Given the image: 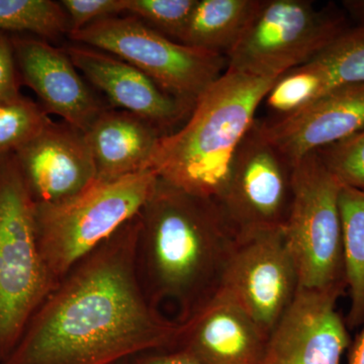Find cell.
Here are the masks:
<instances>
[{"instance_id": "cell-16", "label": "cell", "mask_w": 364, "mask_h": 364, "mask_svg": "<svg viewBox=\"0 0 364 364\" xmlns=\"http://www.w3.org/2000/svg\"><path fill=\"white\" fill-rule=\"evenodd\" d=\"M260 124L268 140L296 162L364 129V82L333 86L301 111Z\"/></svg>"}, {"instance_id": "cell-2", "label": "cell", "mask_w": 364, "mask_h": 364, "mask_svg": "<svg viewBox=\"0 0 364 364\" xmlns=\"http://www.w3.org/2000/svg\"><path fill=\"white\" fill-rule=\"evenodd\" d=\"M138 218L141 287L153 308L171 306L181 324L217 293L236 235L215 200L159 177Z\"/></svg>"}, {"instance_id": "cell-13", "label": "cell", "mask_w": 364, "mask_h": 364, "mask_svg": "<svg viewBox=\"0 0 364 364\" xmlns=\"http://www.w3.org/2000/svg\"><path fill=\"white\" fill-rule=\"evenodd\" d=\"M62 48L85 80L104 93L112 107L145 119L163 135L177 130L191 116L193 107L168 95L119 57L76 43Z\"/></svg>"}, {"instance_id": "cell-7", "label": "cell", "mask_w": 364, "mask_h": 364, "mask_svg": "<svg viewBox=\"0 0 364 364\" xmlns=\"http://www.w3.org/2000/svg\"><path fill=\"white\" fill-rule=\"evenodd\" d=\"M349 26L335 4L316 9L310 0H261L227 54V70L277 79L312 61Z\"/></svg>"}, {"instance_id": "cell-9", "label": "cell", "mask_w": 364, "mask_h": 364, "mask_svg": "<svg viewBox=\"0 0 364 364\" xmlns=\"http://www.w3.org/2000/svg\"><path fill=\"white\" fill-rule=\"evenodd\" d=\"M293 173L294 163L268 140L256 119L215 202L236 236L284 228L293 200Z\"/></svg>"}, {"instance_id": "cell-8", "label": "cell", "mask_w": 364, "mask_h": 364, "mask_svg": "<svg viewBox=\"0 0 364 364\" xmlns=\"http://www.w3.org/2000/svg\"><path fill=\"white\" fill-rule=\"evenodd\" d=\"M67 37L128 62L191 107L227 70L223 55L169 39L133 16L100 21Z\"/></svg>"}, {"instance_id": "cell-6", "label": "cell", "mask_w": 364, "mask_h": 364, "mask_svg": "<svg viewBox=\"0 0 364 364\" xmlns=\"http://www.w3.org/2000/svg\"><path fill=\"white\" fill-rule=\"evenodd\" d=\"M341 188L317 152L294 162L293 200L284 226L298 267L299 289L340 298L347 291L339 210Z\"/></svg>"}, {"instance_id": "cell-20", "label": "cell", "mask_w": 364, "mask_h": 364, "mask_svg": "<svg viewBox=\"0 0 364 364\" xmlns=\"http://www.w3.org/2000/svg\"><path fill=\"white\" fill-rule=\"evenodd\" d=\"M70 31V21L60 2L0 0V33L33 36L48 42Z\"/></svg>"}, {"instance_id": "cell-25", "label": "cell", "mask_w": 364, "mask_h": 364, "mask_svg": "<svg viewBox=\"0 0 364 364\" xmlns=\"http://www.w3.org/2000/svg\"><path fill=\"white\" fill-rule=\"evenodd\" d=\"M317 153L342 186L364 191V129Z\"/></svg>"}, {"instance_id": "cell-17", "label": "cell", "mask_w": 364, "mask_h": 364, "mask_svg": "<svg viewBox=\"0 0 364 364\" xmlns=\"http://www.w3.org/2000/svg\"><path fill=\"white\" fill-rule=\"evenodd\" d=\"M97 181L109 182L150 169L163 134L131 112L109 107L85 133Z\"/></svg>"}, {"instance_id": "cell-29", "label": "cell", "mask_w": 364, "mask_h": 364, "mask_svg": "<svg viewBox=\"0 0 364 364\" xmlns=\"http://www.w3.org/2000/svg\"><path fill=\"white\" fill-rule=\"evenodd\" d=\"M361 327L349 347L348 364H364V324Z\"/></svg>"}, {"instance_id": "cell-26", "label": "cell", "mask_w": 364, "mask_h": 364, "mask_svg": "<svg viewBox=\"0 0 364 364\" xmlns=\"http://www.w3.org/2000/svg\"><path fill=\"white\" fill-rule=\"evenodd\" d=\"M71 31H78L97 21L126 13V0H62Z\"/></svg>"}, {"instance_id": "cell-18", "label": "cell", "mask_w": 364, "mask_h": 364, "mask_svg": "<svg viewBox=\"0 0 364 364\" xmlns=\"http://www.w3.org/2000/svg\"><path fill=\"white\" fill-rule=\"evenodd\" d=\"M261 0H198L181 44L226 57Z\"/></svg>"}, {"instance_id": "cell-27", "label": "cell", "mask_w": 364, "mask_h": 364, "mask_svg": "<svg viewBox=\"0 0 364 364\" xmlns=\"http://www.w3.org/2000/svg\"><path fill=\"white\" fill-rule=\"evenodd\" d=\"M21 85L11 37L6 33H0V102L21 95Z\"/></svg>"}, {"instance_id": "cell-10", "label": "cell", "mask_w": 364, "mask_h": 364, "mask_svg": "<svg viewBox=\"0 0 364 364\" xmlns=\"http://www.w3.org/2000/svg\"><path fill=\"white\" fill-rule=\"evenodd\" d=\"M218 291L234 299L270 335L299 291L298 267L284 228L236 236Z\"/></svg>"}, {"instance_id": "cell-23", "label": "cell", "mask_w": 364, "mask_h": 364, "mask_svg": "<svg viewBox=\"0 0 364 364\" xmlns=\"http://www.w3.org/2000/svg\"><path fill=\"white\" fill-rule=\"evenodd\" d=\"M313 60L327 72L332 87L364 82V26H349Z\"/></svg>"}, {"instance_id": "cell-5", "label": "cell", "mask_w": 364, "mask_h": 364, "mask_svg": "<svg viewBox=\"0 0 364 364\" xmlns=\"http://www.w3.org/2000/svg\"><path fill=\"white\" fill-rule=\"evenodd\" d=\"M54 289L35 226V202L14 154L0 159V364Z\"/></svg>"}, {"instance_id": "cell-11", "label": "cell", "mask_w": 364, "mask_h": 364, "mask_svg": "<svg viewBox=\"0 0 364 364\" xmlns=\"http://www.w3.org/2000/svg\"><path fill=\"white\" fill-rule=\"evenodd\" d=\"M21 83L39 97L47 114L85 133L109 109L91 90L63 48L28 35H9Z\"/></svg>"}, {"instance_id": "cell-12", "label": "cell", "mask_w": 364, "mask_h": 364, "mask_svg": "<svg viewBox=\"0 0 364 364\" xmlns=\"http://www.w3.org/2000/svg\"><path fill=\"white\" fill-rule=\"evenodd\" d=\"M339 299L337 294L299 289L270 333L261 364H341L352 338L337 311Z\"/></svg>"}, {"instance_id": "cell-14", "label": "cell", "mask_w": 364, "mask_h": 364, "mask_svg": "<svg viewBox=\"0 0 364 364\" xmlns=\"http://www.w3.org/2000/svg\"><path fill=\"white\" fill-rule=\"evenodd\" d=\"M35 203H59L97 181V171L83 132L51 122L14 153Z\"/></svg>"}, {"instance_id": "cell-30", "label": "cell", "mask_w": 364, "mask_h": 364, "mask_svg": "<svg viewBox=\"0 0 364 364\" xmlns=\"http://www.w3.org/2000/svg\"><path fill=\"white\" fill-rule=\"evenodd\" d=\"M342 6L346 14L358 21V25L364 26V0H345Z\"/></svg>"}, {"instance_id": "cell-22", "label": "cell", "mask_w": 364, "mask_h": 364, "mask_svg": "<svg viewBox=\"0 0 364 364\" xmlns=\"http://www.w3.org/2000/svg\"><path fill=\"white\" fill-rule=\"evenodd\" d=\"M51 122L42 105L23 95L0 102V159L14 154Z\"/></svg>"}, {"instance_id": "cell-3", "label": "cell", "mask_w": 364, "mask_h": 364, "mask_svg": "<svg viewBox=\"0 0 364 364\" xmlns=\"http://www.w3.org/2000/svg\"><path fill=\"white\" fill-rule=\"evenodd\" d=\"M274 81L225 71L198 98L186 123L161 136L150 169L177 188L217 202L237 149Z\"/></svg>"}, {"instance_id": "cell-31", "label": "cell", "mask_w": 364, "mask_h": 364, "mask_svg": "<svg viewBox=\"0 0 364 364\" xmlns=\"http://www.w3.org/2000/svg\"><path fill=\"white\" fill-rule=\"evenodd\" d=\"M119 364H126V361H122V363H119Z\"/></svg>"}, {"instance_id": "cell-1", "label": "cell", "mask_w": 364, "mask_h": 364, "mask_svg": "<svg viewBox=\"0 0 364 364\" xmlns=\"http://www.w3.org/2000/svg\"><path fill=\"white\" fill-rule=\"evenodd\" d=\"M138 231L136 215L79 260L41 304L4 364H119L171 350L181 325L144 294Z\"/></svg>"}, {"instance_id": "cell-28", "label": "cell", "mask_w": 364, "mask_h": 364, "mask_svg": "<svg viewBox=\"0 0 364 364\" xmlns=\"http://www.w3.org/2000/svg\"><path fill=\"white\" fill-rule=\"evenodd\" d=\"M124 361L126 364H200L178 350L144 352Z\"/></svg>"}, {"instance_id": "cell-19", "label": "cell", "mask_w": 364, "mask_h": 364, "mask_svg": "<svg viewBox=\"0 0 364 364\" xmlns=\"http://www.w3.org/2000/svg\"><path fill=\"white\" fill-rule=\"evenodd\" d=\"M339 210L347 291L350 298L345 321L349 330H354L364 324V191L342 186Z\"/></svg>"}, {"instance_id": "cell-24", "label": "cell", "mask_w": 364, "mask_h": 364, "mask_svg": "<svg viewBox=\"0 0 364 364\" xmlns=\"http://www.w3.org/2000/svg\"><path fill=\"white\" fill-rule=\"evenodd\" d=\"M198 0H126V13L181 43Z\"/></svg>"}, {"instance_id": "cell-4", "label": "cell", "mask_w": 364, "mask_h": 364, "mask_svg": "<svg viewBox=\"0 0 364 364\" xmlns=\"http://www.w3.org/2000/svg\"><path fill=\"white\" fill-rule=\"evenodd\" d=\"M157 178L148 169L114 181H95L65 202L35 203L38 246L54 287L79 260L139 214Z\"/></svg>"}, {"instance_id": "cell-21", "label": "cell", "mask_w": 364, "mask_h": 364, "mask_svg": "<svg viewBox=\"0 0 364 364\" xmlns=\"http://www.w3.org/2000/svg\"><path fill=\"white\" fill-rule=\"evenodd\" d=\"M332 88L327 72L315 60L284 72L275 79L264 100L277 119L291 116Z\"/></svg>"}, {"instance_id": "cell-15", "label": "cell", "mask_w": 364, "mask_h": 364, "mask_svg": "<svg viewBox=\"0 0 364 364\" xmlns=\"http://www.w3.org/2000/svg\"><path fill=\"white\" fill-rule=\"evenodd\" d=\"M179 325L171 350L200 364L262 363L269 335L224 291H218Z\"/></svg>"}]
</instances>
